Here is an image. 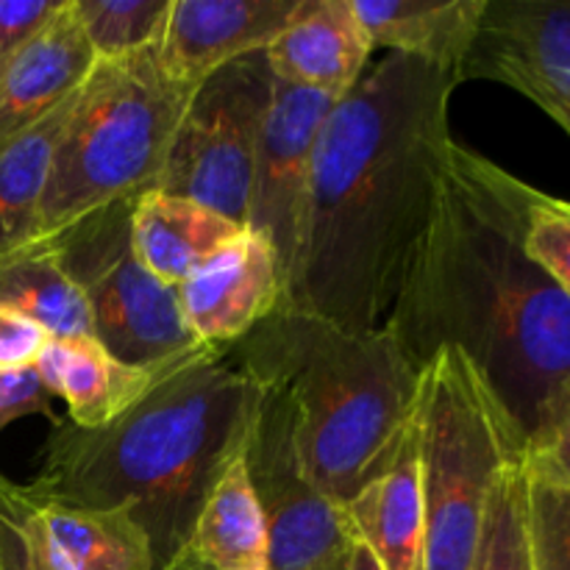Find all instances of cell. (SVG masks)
<instances>
[{"mask_svg": "<svg viewBox=\"0 0 570 570\" xmlns=\"http://www.w3.org/2000/svg\"><path fill=\"white\" fill-rule=\"evenodd\" d=\"M460 83L454 70L387 53L334 100L278 309L351 332L384 328L449 176V104Z\"/></svg>", "mask_w": 570, "mask_h": 570, "instance_id": "obj_1", "label": "cell"}, {"mask_svg": "<svg viewBox=\"0 0 570 570\" xmlns=\"http://www.w3.org/2000/svg\"><path fill=\"white\" fill-rule=\"evenodd\" d=\"M532 187L454 142L432 223L384 328L421 371L456 348L529 443L570 395V298L529 256Z\"/></svg>", "mask_w": 570, "mask_h": 570, "instance_id": "obj_2", "label": "cell"}, {"mask_svg": "<svg viewBox=\"0 0 570 570\" xmlns=\"http://www.w3.org/2000/svg\"><path fill=\"white\" fill-rule=\"evenodd\" d=\"M262 387L215 348L156 384L104 429L56 421L28 495L117 510L145 532L154 570L187 557L195 521L215 484L239 462Z\"/></svg>", "mask_w": 570, "mask_h": 570, "instance_id": "obj_3", "label": "cell"}, {"mask_svg": "<svg viewBox=\"0 0 570 570\" xmlns=\"http://www.w3.org/2000/svg\"><path fill=\"white\" fill-rule=\"evenodd\" d=\"M228 356L284 401L306 476L340 507L410 434L421 371L387 328L351 332L309 312L276 309Z\"/></svg>", "mask_w": 570, "mask_h": 570, "instance_id": "obj_4", "label": "cell"}, {"mask_svg": "<svg viewBox=\"0 0 570 570\" xmlns=\"http://www.w3.org/2000/svg\"><path fill=\"white\" fill-rule=\"evenodd\" d=\"M195 87L161 67L159 48L98 61L72 98L39 206V239L156 189Z\"/></svg>", "mask_w": 570, "mask_h": 570, "instance_id": "obj_5", "label": "cell"}, {"mask_svg": "<svg viewBox=\"0 0 570 570\" xmlns=\"http://www.w3.org/2000/svg\"><path fill=\"white\" fill-rule=\"evenodd\" d=\"M426 510L423 570H473L490 495L523 443L476 367L440 348L417 379L412 417Z\"/></svg>", "mask_w": 570, "mask_h": 570, "instance_id": "obj_6", "label": "cell"}, {"mask_svg": "<svg viewBox=\"0 0 570 570\" xmlns=\"http://www.w3.org/2000/svg\"><path fill=\"white\" fill-rule=\"evenodd\" d=\"M131 209L134 198L117 200L48 239L87 298L92 337L128 365H156L204 343L189 334L176 289L139 259Z\"/></svg>", "mask_w": 570, "mask_h": 570, "instance_id": "obj_7", "label": "cell"}, {"mask_svg": "<svg viewBox=\"0 0 570 570\" xmlns=\"http://www.w3.org/2000/svg\"><path fill=\"white\" fill-rule=\"evenodd\" d=\"M273 95L265 50L200 81L178 122L156 189L198 200L248 228L256 150Z\"/></svg>", "mask_w": 570, "mask_h": 570, "instance_id": "obj_8", "label": "cell"}, {"mask_svg": "<svg viewBox=\"0 0 570 570\" xmlns=\"http://www.w3.org/2000/svg\"><path fill=\"white\" fill-rule=\"evenodd\" d=\"M245 468L267 523V570H348L356 538L337 501L306 476L284 401L262 387Z\"/></svg>", "mask_w": 570, "mask_h": 570, "instance_id": "obj_9", "label": "cell"}, {"mask_svg": "<svg viewBox=\"0 0 570 570\" xmlns=\"http://www.w3.org/2000/svg\"><path fill=\"white\" fill-rule=\"evenodd\" d=\"M334 100L337 98L273 78L271 106L262 126L250 184L248 228L271 243L282 273V295L298 262L312 161Z\"/></svg>", "mask_w": 570, "mask_h": 570, "instance_id": "obj_10", "label": "cell"}, {"mask_svg": "<svg viewBox=\"0 0 570 570\" xmlns=\"http://www.w3.org/2000/svg\"><path fill=\"white\" fill-rule=\"evenodd\" d=\"M460 78L518 89L570 137V3L488 0Z\"/></svg>", "mask_w": 570, "mask_h": 570, "instance_id": "obj_11", "label": "cell"}, {"mask_svg": "<svg viewBox=\"0 0 570 570\" xmlns=\"http://www.w3.org/2000/svg\"><path fill=\"white\" fill-rule=\"evenodd\" d=\"M176 289L189 334L212 348H232L282 304V273L262 234L245 228Z\"/></svg>", "mask_w": 570, "mask_h": 570, "instance_id": "obj_12", "label": "cell"}, {"mask_svg": "<svg viewBox=\"0 0 570 570\" xmlns=\"http://www.w3.org/2000/svg\"><path fill=\"white\" fill-rule=\"evenodd\" d=\"M295 9L298 0H173L159 45L161 67L198 87L232 61L267 50Z\"/></svg>", "mask_w": 570, "mask_h": 570, "instance_id": "obj_13", "label": "cell"}, {"mask_svg": "<svg viewBox=\"0 0 570 570\" xmlns=\"http://www.w3.org/2000/svg\"><path fill=\"white\" fill-rule=\"evenodd\" d=\"M209 351L215 348L198 345L156 365H128L109 354L95 337L50 340L33 367L50 393L67 404V421L92 432L126 415L156 384Z\"/></svg>", "mask_w": 570, "mask_h": 570, "instance_id": "obj_14", "label": "cell"}, {"mask_svg": "<svg viewBox=\"0 0 570 570\" xmlns=\"http://www.w3.org/2000/svg\"><path fill=\"white\" fill-rule=\"evenodd\" d=\"M265 56L278 81L343 98L371 67L373 45L351 0H298Z\"/></svg>", "mask_w": 570, "mask_h": 570, "instance_id": "obj_15", "label": "cell"}, {"mask_svg": "<svg viewBox=\"0 0 570 570\" xmlns=\"http://www.w3.org/2000/svg\"><path fill=\"white\" fill-rule=\"evenodd\" d=\"M95 65L98 59L72 0H65L0 78V142L70 100Z\"/></svg>", "mask_w": 570, "mask_h": 570, "instance_id": "obj_16", "label": "cell"}, {"mask_svg": "<svg viewBox=\"0 0 570 570\" xmlns=\"http://www.w3.org/2000/svg\"><path fill=\"white\" fill-rule=\"evenodd\" d=\"M14 499L56 570H154L148 538L122 512L33 499L17 484Z\"/></svg>", "mask_w": 570, "mask_h": 570, "instance_id": "obj_17", "label": "cell"}, {"mask_svg": "<svg viewBox=\"0 0 570 570\" xmlns=\"http://www.w3.org/2000/svg\"><path fill=\"white\" fill-rule=\"evenodd\" d=\"M356 543L376 557L382 570H423L426 510L415 429H410L393 460L343 507Z\"/></svg>", "mask_w": 570, "mask_h": 570, "instance_id": "obj_18", "label": "cell"}, {"mask_svg": "<svg viewBox=\"0 0 570 570\" xmlns=\"http://www.w3.org/2000/svg\"><path fill=\"white\" fill-rule=\"evenodd\" d=\"M351 6L373 50L387 48L460 76L488 0H351Z\"/></svg>", "mask_w": 570, "mask_h": 570, "instance_id": "obj_19", "label": "cell"}, {"mask_svg": "<svg viewBox=\"0 0 570 570\" xmlns=\"http://www.w3.org/2000/svg\"><path fill=\"white\" fill-rule=\"evenodd\" d=\"M243 232L245 226L198 200L167 195L161 189H148L134 198V248L142 265L170 287H178Z\"/></svg>", "mask_w": 570, "mask_h": 570, "instance_id": "obj_20", "label": "cell"}, {"mask_svg": "<svg viewBox=\"0 0 570 570\" xmlns=\"http://www.w3.org/2000/svg\"><path fill=\"white\" fill-rule=\"evenodd\" d=\"M0 306L42 326L50 340L92 337L87 298L48 237L0 256Z\"/></svg>", "mask_w": 570, "mask_h": 570, "instance_id": "obj_21", "label": "cell"}, {"mask_svg": "<svg viewBox=\"0 0 570 570\" xmlns=\"http://www.w3.org/2000/svg\"><path fill=\"white\" fill-rule=\"evenodd\" d=\"M187 557L204 570H267V523L245 456L206 499Z\"/></svg>", "mask_w": 570, "mask_h": 570, "instance_id": "obj_22", "label": "cell"}, {"mask_svg": "<svg viewBox=\"0 0 570 570\" xmlns=\"http://www.w3.org/2000/svg\"><path fill=\"white\" fill-rule=\"evenodd\" d=\"M72 98L0 142V256L39 239V206Z\"/></svg>", "mask_w": 570, "mask_h": 570, "instance_id": "obj_23", "label": "cell"}, {"mask_svg": "<svg viewBox=\"0 0 570 570\" xmlns=\"http://www.w3.org/2000/svg\"><path fill=\"white\" fill-rule=\"evenodd\" d=\"M173 0H72L98 61L159 48Z\"/></svg>", "mask_w": 570, "mask_h": 570, "instance_id": "obj_24", "label": "cell"}, {"mask_svg": "<svg viewBox=\"0 0 570 570\" xmlns=\"http://www.w3.org/2000/svg\"><path fill=\"white\" fill-rule=\"evenodd\" d=\"M473 570H534L532 546H529L523 460H512L495 482Z\"/></svg>", "mask_w": 570, "mask_h": 570, "instance_id": "obj_25", "label": "cell"}, {"mask_svg": "<svg viewBox=\"0 0 570 570\" xmlns=\"http://www.w3.org/2000/svg\"><path fill=\"white\" fill-rule=\"evenodd\" d=\"M527 523L534 570H570V488L527 476Z\"/></svg>", "mask_w": 570, "mask_h": 570, "instance_id": "obj_26", "label": "cell"}, {"mask_svg": "<svg viewBox=\"0 0 570 570\" xmlns=\"http://www.w3.org/2000/svg\"><path fill=\"white\" fill-rule=\"evenodd\" d=\"M529 256L549 273L557 287L570 298V223L551 206V195L532 187L529 195L527 234H523Z\"/></svg>", "mask_w": 570, "mask_h": 570, "instance_id": "obj_27", "label": "cell"}, {"mask_svg": "<svg viewBox=\"0 0 570 570\" xmlns=\"http://www.w3.org/2000/svg\"><path fill=\"white\" fill-rule=\"evenodd\" d=\"M527 476L538 482L570 488V395L549 421V426L529 443L523 454Z\"/></svg>", "mask_w": 570, "mask_h": 570, "instance_id": "obj_28", "label": "cell"}, {"mask_svg": "<svg viewBox=\"0 0 570 570\" xmlns=\"http://www.w3.org/2000/svg\"><path fill=\"white\" fill-rule=\"evenodd\" d=\"M65 0H0V78Z\"/></svg>", "mask_w": 570, "mask_h": 570, "instance_id": "obj_29", "label": "cell"}, {"mask_svg": "<svg viewBox=\"0 0 570 570\" xmlns=\"http://www.w3.org/2000/svg\"><path fill=\"white\" fill-rule=\"evenodd\" d=\"M53 401L48 384L42 382L37 367H22V371H0V432L9 423L28 415L53 417Z\"/></svg>", "mask_w": 570, "mask_h": 570, "instance_id": "obj_30", "label": "cell"}, {"mask_svg": "<svg viewBox=\"0 0 570 570\" xmlns=\"http://www.w3.org/2000/svg\"><path fill=\"white\" fill-rule=\"evenodd\" d=\"M48 343L50 337L42 326L0 306V371L33 367Z\"/></svg>", "mask_w": 570, "mask_h": 570, "instance_id": "obj_31", "label": "cell"}, {"mask_svg": "<svg viewBox=\"0 0 570 570\" xmlns=\"http://www.w3.org/2000/svg\"><path fill=\"white\" fill-rule=\"evenodd\" d=\"M348 570H382V568H379L376 557H373L371 551L365 549V546L356 543L354 551H351V566H348Z\"/></svg>", "mask_w": 570, "mask_h": 570, "instance_id": "obj_32", "label": "cell"}, {"mask_svg": "<svg viewBox=\"0 0 570 570\" xmlns=\"http://www.w3.org/2000/svg\"><path fill=\"white\" fill-rule=\"evenodd\" d=\"M551 206H554V212L560 217H566L570 223V200H560V198H551Z\"/></svg>", "mask_w": 570, "mask_h": 570, "instance_id": "obj_33", "label": "cell"}]
</instances>
